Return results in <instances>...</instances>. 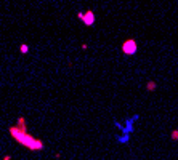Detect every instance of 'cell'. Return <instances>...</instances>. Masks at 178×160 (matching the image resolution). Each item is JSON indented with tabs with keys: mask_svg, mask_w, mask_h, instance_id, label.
I'll return each instance as SVG.
<instances>
[{
	"mask_svg": "<svg viewBox=\"0 0 178 160\" xmlns=\"http://www.w3.org/2000/svg\"><path fill=\"white\" fill-rule=\"evenodd\" d=\"M10 135L15 138V141H16L19 146H23V147L29 149V151H34V152H40L45 149V143L42 139H39V138H35V136L29 135L27 130H21V128H18L16 125H13V127L8 128Z\"/></svg>",
	"mask_w": 178,
	"mask_h": 160,
	"instance_id": "cell-1",
	"label": "cell"
},
{
	"mask_svg": "<svg viewBox=\"0 0 178 160\" xmlns=\"http://www.w3.org/2000/svg\"><path fill=\"white\" fill-rule=\"evenodd\" d=\"M140 119V115H132V117H128V119L125 120V123L124 125H120L119 122H116V125H117V128L122 131V135H119V138H117V143L119 144H127L130 141V135L135 131V122Z\"/></svg>",
	"mask_w": 178,
	"mask_h": 160,
	"instance_id": "cell-2",
	"label": "cell"
},
{
	"mask_svg": "<svg viewBox=\"0 0 178 160\" xmlns=\"http://www.w3.org/2000/svg\"><path fill=\"white\" fill-rule=\"evenodd\" d=\"M76 16H77V19H80L82 23H84V26H87V27H92V26H95V23H96V16H95L93 10L79 11Z\"/></svg>",
	"mask_w": 178,
	"mask_h": 160,
	"instance_id": "cell-3",
	"label": "cell"
},
{
	"mask_svg": "<svg viewBox=\"0 0 178 160\" xmlns=\"http://www.w3.org/2000/svg\"><path fill=\"white\" fill-rule=\"evenodd\" d=\"M120 50H122V53H124V55H127V56H133V55H137V51H138V43H137V40H133V39H127V40H124V42H122Z\"/></svg>",
	"mask_w": 178,
	"mask_h": 160,
	"instance_id": "cell-4",
	"label": "cell"
},
{
	"mask_svg": "<svg viewBox=\"0 0 178 160\" xmlns=\"http://www.w3.org/2000/svg\"><path fill=\"white\" fill-rule=\"evenodd\" d=\"M157 88V83L154 82V80H148V83H146V91H154Z\"/></svg>",
	"mask_w": 178,
	"mask_h": 160,
	"instance_id": "cell-5",
	"label": "cell"
},
{
	"mask_svg": "<svg viewBox=\"0 0 178 160\" xmlns=\"http://www.w3.org/2000/svg\"><path fill=\"white\" fill-rule=\"evenodd\" d=\"M170 139L175 141V143L178 141V130H177V128H175V130H172V133H170Z\"/></svg>",
	"mask_w": 178,
	"mask_h": 160,
	"instance_id": "cell-6",
	"label": "cell"
},
{
	"mask_svg": "<svg viewBox=\"0 0 178 160\" xmlns=\"http://www.w3.org/2000/svg\"><path fill=\"white\" fill-rule=\"evenodd\" d=\"M19 51L23 53V55H26V53H29V47H27L26 43H23V45L19 47Z\"/></svg>",
	"mask_w": 178,
	"mask_h": 160,
	"instance_id": "cell-7",
	"label": "cell"
},
{
	"mask_svg": "<svg viewBox=\"0 0 178 160\" xmlns=\"http://www.w3.org/2000/svg\"><path fill=\"white\" fill-rule=\"evenodd\" d=\"M80 48H82V50H87V48H88V45H87V43H82Z\"/></svg>",
	"mask_w": 178,
	"mask_h": 160,
	"instance_id": "cell-8",
	"label": "cell"
}]
</instances>
